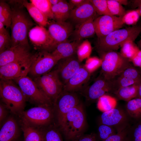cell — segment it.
<instances>
[{
    "label": "cell",
    "mask_w": 141,
    "mask_h": 141,
    "mask_svg": "<svg viewBox=\"0 0 141 141\" xmlns=\"http://www.w3.org/2000/svg\"><path fill=\"white\" fill-rule=\"evenodd\" d=\"M137 43L138 47L141 49V39Z\"/></svg>",
    "instance_id": "56"
},
{
    "label": "cell",
    "mask_w": 141,
    "mask_h": 141,
    "mask_svg": "<svg viewBox=\"0 0 141 141\" xmlns=\"http://www.w3.org/2000/svg\"><path fill=\"white\" fill-rule=\"evenodd\" d=\"M117 104V100L115 98L105 94L98 99L97 106L99 110L104 112L115 108Z\"/></svg>",
    "instance_id": "29"
},
{
    "label": "cell",
    "mask_w": 141,
    "mask_h": 141,
    "mask_svg": "<svg viewBox=\"0 0 141 141\" xmlns=\"http://www.w3.org/2000/svg\"><path fill=\"white\" fill-rule=\"evenodd\" d=\"M140 68V70H140L141 72H140V73H141V67Z\"/></svg>",
    "instance_id": "58"
},
{
    "label": "cell",
    "mask_w": 141,
    "mask_h": 141,
    "mask_svg": "<svg viewBox=\"0 0 141 141\" xmlns=\"http://www.w3.org/2000/svg\"><path fill=\"white\" fill-rule=\"evenodd\" d=\"M101 55V74L107 80H112L132 66L128 59L115 51L104 53Z\"/></svg>",
    "instance_id": "6"
},
{
    "label": "cell",
    "mask_w": 141,
    "mask_h": 141,
    "mask_svg": "<svg viewBox=\"0 0 141 141\" xmlns=\"http://www.w3.org/2000/svg\"><path fill=\"white\" fill-rule=\"evenodd\" d=\"M59 60L51 53L44 51L35 54L28 74L33 79L51 71Z\"/></svg>",
    "instance_id": "10"
},
{
    "label": "cell",
    "mask_w": 141,
    "mask_h": 141,
    "mask_svg": "<svg viewBox=\"0 0 141 141\" xmlns=\"http://www.w3.org/2000/svg\"><path fill=\"white\" fill-rule=\"evenodd\" d=\"M32 63L14 62L0 66V79L13 80L26 76Z\"/></svg>",
    "instance_id": "16"
},
{
    "label": "cell",
    "mask_w": 141,
    "mask_h": 141,
    "mask_svg": "<svg viewBox=\"0 0 141 141\" xmlns=\"http://www.w3.org/2000/svg\"><path fill=\"white\" fill-rule=\"evenodd\" d=\"M9 33L5 28L4 26L1 22H0V34H7Z\"/></svg>",
    "instance_id": "51"
},
{
    "label": "cell",
    "mask_w": 141,
    "mask_h": 141,
    "mask_svg": "<svg viewBox=\"0 0 141 141\" xmlns=\"http://www.w3.org/2000/svg\"><path fill=\"white\" fill-rule=\"evenodd\" d=\"M73 7L65 0H61L57 4L52 6V10L54 20L56 22H64L69 18Z\"/></svg>",
    "instance_id": "24"
},
{
    "label": "cell",
    "mask_w": 141,
    "mask_h": 141,
    "mask_svg": "<svg viewBox=\"0 0 141 141\" xmlns=\"http://www.w3.org/2000/svg\"><path fill=\"white\" fill-rule=\"evenodd\" d=\"M92 50L91 43L87 39L81 43L78 46L77 52L78 57L80 61L89 57Z\"/></svg>",
    "instance_id": "36"
},
{
    "label": "cell",
    "mask_w": 141,
    "mask_h": 141,
    "mask_svg": "<svg viewBox=\"0 0 141 141\" xmlns=\"http://www.w3.org/2000/svg\"><path fill=\"white\" fill-rule=\"evenodd\" d=\"M86 0H70L69 1V3L72 6L75 7L79 6L84 3Z\"/></svg>",
    "instance_id": "49"
},
{
    "label": "cell",
    "mask_w": 141,
    "mask_h": 141,
    "mask_svg": "<svg viewBox=\"0 0 141 141\" xmlns=\"http://www.w3.org/2000/svg\"><path fill=\"white\" fill-rule=\"evenodd\" d=\"M132 1V7L134 8H138L141 5V0H135Z\"/></svg>",
    "instance_id": "50"
},
{
    "label": "cell",
    "mask_w": 141,
    "mask_h": 141,
    "mask_svg": "<svg viewBox=\"0 0 141 141\" xmlns=\"http://www.w3.org/2000/svg\"><path fill=\"white\" fill-rule=\"evenodd\" d=\"M0 97L1 102L11 114L17 117L24 111L26 98L21 90L13 80L0 79Z\"/></svg>",
    "instance_id": "3"
},
{
    "label": "cell",
    "mask_w": 141,
    "mask_h": 141,
    "mask_svg": "<svg viewBox=\"0 0 141 141\" xmlns=\"http://www.w3.org/2000/svg\"><path fill=\"white\" fill-rule=\"evenodd\" d=\"M140 82L126 77L118 76L111 80L112 93L120 88L128 86Z\"/></svg>",
    "instance_id": "32"
},
{
    "label": "cell",
    "mask_w": 141,
    "mask_h": 141,
    "mask_svg": "<svg viewBox=\"0 0 141 141\" xmlns=\"http://www.w3.org/2000/svg\"><path fill=\"white\" fill-rule=\"evenodd\" d=\"M98 131L99 138L102 141L117 132L116 130L114 127L103 124L99 126Z\"/></svg>",
    "instance_id": "37"
},
{
    "label": "cell",
    "mask_w": 141,
    "mask_h": 141,
    "mask_svg": "<svg viewBox=\"0 0 141 141\" xmlns=\"http://www.w3.org/2000/svg\"><path fill=\"white\" fill-rule=\"evenodd\" d=\"M135 66L141 67V49H139L136 54L130 60Z\"/></svg>",
    "instance_id": "47"
},
{
    "label": "cell",
    "mask_w": 141,
    "mask_h": 141,
    "mask_svg": "<svg viewBox=\"0 0 141 141\" xmlns=\"http://www.w3.org/2000/svg\"><path fill=\"white\" fill-rule=\"evenodd\" d=\"M11 18L0 14V22L7 28L10 27Z\"/></svg>",
    "instance_id": "48"
},
{
    "label": "cell",
    "mask_w": 141,
    "mask_h": 141,
    "mask_svg": "<svg viewBox=\"0 0 141 141\" xmlns=\"http://www.w3.org/2000/svg\"><path fill=\"white\" fill-rule=\"evenodd\" d=\"M14 141H20L18 140V139H17V140H15Z\"/></svg>",
    "instance_id": "57"
},
{
    "label": "cell",
    "mask_w": 141,
    "mask_h": 141,
    "mask_svg": "<svg viewBox=\"0 0 141 141\" xmlns=\"http://www.w3.org/2000/svg\"><path fill=\"white\" fill-rule=\"evenodd\" d=\"M136 10L139 13L140 16H141V5L138 7Z\"/></svg>",
    "instance_id": "55"
},
{
    "label": "cell",
    "mask_w": 141,
    "mask_h": 141,
    "mask_svg": "<svg viewBox=\"0 0 141 141\" xmlns=\"http://www.w3.org/2000/svg\"><path fill=\"white\" fill-rule=\"evenodd\" d=\"M81 66L77 53L59 60L52 70L55 72L64 87Z\"/></svg>",
    "instance_id": "11"
},
{
    "label": "cell",
    "mask_w": 141,
    "mask_h": 141,
    "mask_svg": "<svg viewBox=\"0 0 141 141\" xmlns=\"http://www.w3.org/2000/svg\"><path fill=\"white\" fill-rule=\"evenodd\" d=\"M30 47L18 45L11 47L0 53V66L14 62H32L35 54L31 53Z\"/></svg>",
    "instance_id": "12"
},
{
    "label": "cell",
    "mask_w": 141,
    "mask_h": 141,
    "mask_svg": "<svg viewBox=\"0 0 141 141\" xmlns=\"http://www.w3.org/2000/svg\"><path fill=\"white\" fill-rule=\"evenodd\" d=\"M11 8L12 14L10 27L11 47L18 45L30 47L28 35L33 24L19 1Z\"/></svg>",
    "instance_id": "1"
},
{
    "label": "cell",
    "mask_w": 141,
    "mask_h": 141,
    "mask_svg": "<svg viewBox=\"0 0 141 141\" xmlns=\"http://www.w3.org/2000/svg\"><path fill=\"white\" fill-rule=\"evenodd\" d=\"M10 111L7 107L3 103L0 104V126L8 117Z\"/></svg>",
    "instance_id": "45"
},
{
    "label": "cell",
    "mask_w": 141,
    "mask_h": 141,
    "mask_svg": "<svg viewBox=\"0 0 141 141\" xmlns=\"http://www.w3.org/2000/svg\"><path fill=\"white\" fill-rule=\"evenodd\" d=\"M141 31V26L133 25L114 31L104 37L98 38L97 50L101 54L115 51L128 40L133 41Z\"/></svg>",
    "instance_id": "2"
},
{
    "label": "cell",
    "mask_w": 141,
    "mask_h": 141,
    "mask_svg": "<svg viewBox=\"0 0 141 141\" xmlns=\"http://www.w3.org/2000/svg\"><path fill=\"white\" fill-rule=\"evenodd\" d=\"M19 1L26 9L30 15L39 26L44 27L49 25L48 18L32 3L26 0Z\"/></svg>",
    "instance_id": "25"
},
{
    "label": "cell",
    "mask_w": 141,
    "mask_h": 141,
    "mask_svg": "<svg viewBox=\"0 0 141 141\" xmlns=\"http://www.w3.org/2000/svg\"><path fill=\"white\" fill-rule=\"evenodd\" d=\"M96 13L101 15H113L108 7L107 0H90Z\"/></svg>",
    "instance_id": "34"
},
{
    "label": "cell",
    "mask_w": 141,
    "mask_h": 141,
    "mask_svg": "<svg viewBox=\"0 0 141 141\" xmlns=\"http://www.w3.org/2000/svg\"><path fill=\"white\" fill-rule=\"evenodd\" d=\"M33 80L53 103L63 91V86L53 70Z\"/></svg>",
    "instance_id": "8"
},
{
    "label": "cell",
    "mask_w": 141,
    "mask_h": 141,
    "mask_svg": "<svg viewBox=\"0 0 141 141\" xmlns=\"http://www.w3.org/2000/svg\"><path fill=\"white\" fill-rule=\"evenodd\" d=\"M30 2L48 18L54 19L52 10V5L49 0H31Z\"/></svg>",
    "instance_id": "31"
},
{
    "label": "cell",
    "mask_w": 141,
    "mask_h": 141,
    "mask_svg": "<svg viewBox=\"0 0 141 141\" xmlns=\"http://www.w3.org/2000/svg\"><path fill=\"white\" fill-rule=\"evenodd\" d=\"M24 137V141H42L41 129L20 124Z\"/></svg>",
    "instance_id": "28"
},
{
    "label": "cell",
    "mask_w": 141,
    "mask_h": 141,
    "mask_svg": "<svg viewBox=\"0 0 141 141\" xmlns=\"http://www.w3.org/2000/svg\"><path fill=\"white\" fill-rule=\"evenodd\" d=\"M29 39L36 49L51 52L55 49L54 41L48 30L44 27L37 26L30 30Z\"/></svg>",
    "instance_id": "14"
},
{
    "label": "cell",
    "mask_w": 141,
    "mask_h": 141,
    "mask_svg": "<svg viewBox=\"0 0 141 141\" xmlns=\"http://www.w3.org/2000/svg\"><path fill=\"white\" fill-rule=\"evenodd\" d=\"M119 75L139 82L141 81L140 73L132 66L126 69Z\"/></svg>",
    "instance_id": "39"
},
{
    "label": "cell",
    "mask_w": 141,
    "mask_h": 141,
    "mask_svg": "<svg viewBox=\"0 0 141 141\" xmlns=\"http://www.w3.org/2000/svg\"><path fill=\"white\" fill-rule=\"evenodd\" d=\"M11 46V37L9 33L5 34H0V53Z\"/></svg>",
    "instance_id": "41"
},
{
    "label": "cell",
    "mask_w": 141,
    "mask_h": 141,
    "mask_svg": "<svg viewBox=\"0 0 141 141\" xmlns=\"http://www.w3.org/2000/svg\"><path fill=\"white\" fill-rule=\"evenodd\" d=\"M40 129L42 141H63L60 131L55 123Z\"/></svg>",
    "instance_id": "27"
},
{
    "label": "cell",
    "mask_w": 141,
    "mask_h": 141,
    "mask_svg": "<svg viewBox=\"0 0 141 141\" xmlns=\"http://www.w3.org/2000/svg\"><path fill=\"white\" fill-rule=\"evenodd\" d=\"M122 17L113 15L101 16L95 19V33L98 38L104 37L122 28L124 24Z\"/></svg>",
    "instance_id": "13"
},
{
    "label": "cell",
    "mask_w": 141,
    "mask_h": 141,
    "mask_svg": "<svg viewBox=\"0 0 141 141\" xmlns=\"http://www.w3.org/2000/svg\"><path fill=\"white\" fill-rule=\"evenodd\" d=\"M91 73L86 67L82 65L64 86L63 91L81 92L85 88Z\"/></svg>",
    "instance_id": "20"
},
{
    "label": "cell",
    "mask_w": 141,
    "mask_h": 141,
    "mask_svg": "<svg viewBox=\"0 0 141 141\" xmlns=\"http://www.w3.org/2000/svg\"><path fill=\"white\" fill-rule=\"evenodd\" d=\"M0 14L11 18L12 11L9 5L4 2L0 1Z\"/></svg>",
    "instance_id": "44"
},
{
    "label": "cell",
    "mask_w": 141,
    "mask_h": 141,
    "mask_svg": "<svg viewBox=\"0 0 141 141\" xmlns=\"http://www.w3.org/2000/svg\"><path fill=\"white\" fill-rule=\"evenodd\" d=\"M102 124L111 126L117 132L128 126V118L126 113L119 108H114L103 112L101 115Z\"/></svg>",
    "instance_id": "17"
},
{
    "label": "cell",
    "mask_w": 141,
    "mask_h": 141,
    "mask_svg": "<svg viewBox=\"0 0 141 141\" xmlns=\"http://www.w3.org/2000/svg\"><path fill=\"white\" fill-rule=\"evenodd\" d=\"M13 80L20 87L27 101L37 106L53 105L52 101L39 89L31 78L26 76Z\"/></svg>",
    "instance_id": "7"
},
{
    "label": "cell",
    "mask_w": 141,
    "mask_h": 141,
    "mask_svg": "<svg viewBox=\"0 0 141 141\" xmlns=\"http://www.w3.org/2000/svg\"><path fill=\"white\" fill-rule=\"evenodd\" d=\"M139 83L120 88L113 93L118 99L127 102L137 98Z\"/></svg>",
    "instance_id": "26"
},
{
    "label": "cell",
    "mask_w": 141,
    "mask_h": 141,
    "mask_svg": "<svg viewBox=\"0 0 141 141\" xmlns=\"http://www.w3.org/2000/svg\"><path fill=\"white\" fill-rule=\"evenodd\" d=\"M129 128L128 126L102 141H129Z\"/></svg>",
    "instance_id": "40"
},
{
    "label": "cell",
    "mask_w": 141,
    "mask_h": 141,
    "mask_svg": "<svg viewBox=\"0 0 141 141\" xmlns=\"http://www.w3.org/2000/svg\"><path fill=\"white\" fill-rule=\"evenodd\" d=\"M9 115L0 126V141H14L19 137L22 131L17 117Z\"/></svg>",
    "instance_id": "19"
},
{
    "label": "cell",
    "mask_w": 141,
    "mask_h": 141,
    "mask_svg": "<svg viewBox=\"0 0 141 141\" xmlns=\"http://www.w3.org/2000/svg\"><path fill=\"white\" fill-rule=\"evenodd\" d=\"M96 13L90 0H86L81 5L71 10L69 18L76 25L95 18Z\"/></svg>",
    "instance_id": "21"
},
{
    "label": "cell",
    "mask_w": 141,
    "mask_h": 141,
    "mask_svg": "<svg viewBox=\"0 0 141 141\" xmlns=\"http://www.w3.org/2000/svg\"><path fill=\"white\" fill-rule=\"evenodd\" d=\"M80 103L75 92L62 91L54 103L55 119L58 128L65 116L71 108Z\"/></svg>",
    "instance_id": "9"
},
{
    "label": "cell",
    "mask_w": 141,
    "mask_h": 141,
    "mask_svg": "<svg viewBox=\"0 0 141 141\" xmlns=\"http://www.w3.org/2000/svg\"><path fill=\"white\" fill-rule=\"evenodd\" d=\"M102 62L101 59L96 57H91L87 60V67H86L91 73L101 66Z\"/></svg>",
    "instance_id": "42"
},
{
    "label": "cell",
    "mask_w": 141,
    "mask_h": 141,
    "mask_svg": "<svg viewBox=\"0 0 141 141\" xmlns=\"http://www.w3.org/2000/svg\"><path fill=\"white\" fill-rule=\"evenodd\" d=\"M119 3L122 5H126L128 4V1L127 0H116Z\"/></svg>",
    "instance_id": "53"
},
{
    "label": "cell",
    "mask_w": 141,
    "mask_h": 141,
    "mask_svg": "<svg viewBox=\"0 0 141 141\" xmlns=\"http://www.w3.org/2000/svg\"><path fill=\"white\" fill-rule=\"evenodd\" d=\"M97 140L96 134L91 133L85 135L83 134L74 141H97Z\"/></svg>",
    "instance_id": "46"
},
{
    "label": "cell",
    "mask_w": 141,
    "mask_h": 141,
    "mask_svg": "<svg viewBox=\"0 0 141 141\" xmlns=\"http://www.w3.org/2000/svg\"><path fill=\"white\" fill-rule=\"evenodd\" d=\"M139 49L135 45L133 41L128 40L125 42L121 47V54L130 61Z\"/></svg>",
    "instance_id": "33"
},
{
    "label": "cell",
    "mask_w": 141,
    "mask_h": 141,
    "mask_svg": "<svg viewBox=\"0 0 141 141\" xmlns=\"http://www.w3.org/2000/svg\"><path fill=\"white\" fill-rule=\"evenodd\" d=\"M137 98H138L141 99V81L140 82L139 85Z\"/></svg>",
    "instance_id": "52"
},
{
    "label": "cell",
    "mask_w": 141,
    "mask_h": 141,
    "mask_svg": "<svg viewBox=\"0 0 141 141\" xmlns=\"http://www.w3.org/2000/svg\"><path fill=\"white\" fill-rule=\"evenodd\" d=\"M48 25V31L54 41L55 48L58 44L67 40L73 31L72 25L66 21H52Z\"/></svg>",
    "instance_id": "18"
},
{
    "label": "cell",
    "mask_w": 141,
    "mask_h": 141,
    "mask_svg": "<svg viewBox=\"0 0 141 141\" xmlns=\"http://www.w3.org/2000/svg\"><path fill=\"white\" fill-rule=\"evenodd\" d=\"M61 0H49L52 6L55 5L58 3Z\"/></svg>",
    "instance_id": "54"
},
{
    "label": "cell",
    "mask_w": 141,
    "mask_h": 141,
    "mask_svg": "<svg viewBox=\"0 0 141 141\" xmlns=\"http://www.w3.org/2000/svg\"><path fill=\"white\" fill-rule=\"evenodd\" d=\"M126 109L128 114L135 119L141 117V99L136 98L127 102Z\"/></svg>",
    "instance_id": "30"
},
{
    "label": "cell",
    "mask_w": 141,
    "mask_h": 141,
    "mask_svg": "<svg viewBox=\"0 0 141 141\" xmlns=\"http://www.w3.org/2000/svg\"><path fill=\"white\" fill-rule=\"evenodd\" d=\"M20 124L40 129L54 124L53 105H43L24 111L17 116Z\"/></svg>",
    "instance_id": "4"
},
{
    "label": "cell",
    "mask_w": 141,
    "mask_h": 141,
    "mask_svg": "<svg viewBox=\"0 0 141 141\" xmlns=\"http://www.w3.org/2000/svg\"><path fill=\"white\" fill-rule=\"evenodd\" d=\"M85 124L83 108L80 102L69 110L58 128L67 139L74 141L83 134Z\"/></svg>",
    "instance_id": "5"
},
{
    "label": "cell",
    "mask_w": 141,
    "mask_h": 141,
    "mask_svg": "<svg viewBox=\"0 0 141 141\" xmlns=\"http://www.w3.org/2000/svg\"><path fill=\"white\" fill-rule=\"evenodd\" d=\"M95 19L91 18L76 25L75 29L72 34L74 41L81 42L83 39L91 37L95 33L94 24Z\"/></svg>",
    "instance_id": "23"
},
{
    "label": "cell",
    "mask_w": 141,
    "mask_h": 141,
    "mask_svg": "<svg viewBox=\"0 0 141 141\" xmlns=\"http://www.w3.org/2000/svg\"><path fill=\"white\" fill-rule=\"evenodd\" d=\"M81 43L67 40L58 44L51 53L58 60L70 57L77 53L78 46Z\"/></svg>",
    "instance_id": "22"
},
{
    "label": "cell",
    "mask_w": 141,
    "mask_h": 141,
    "mask_svg": "<svg viewBox=\"0 0 141 141\" xmlns=\"http://www.w3.org/2000/svg\"><path fill=\"white\" fill-rule=\"evenodd\" d=\"M140 16L136 10H130L126 12L122 17V21L124 24L134 25L138 21Z\"/></svg>",
    "instance_id": "38"
},
{
    "label": "cell",
    "mask_w": 141,
    "mask_h": 141,
    "mask_svg": "<svg viewBox=\"0 0 141 141\" xmlns=\"http://www.w3.org/2000/svg\"><path fill=\"white\" fill-rule=\"evenodd\" d=\"M108 9L113 15H118L122 17L126 13L122 5L116 0H107Z\"/></svg>",
    "instance_id": "35"
},
{
    "label": "cell",
    "mask_w": 141,
    "mask_h": 141,
    "mask_svg": "<svg viewBox=\"0 0 141 141\" xmlns=\"http://www.w3.org/2000/svg\"><path fill=\"white\" fill-rule=\"evenodd\" d=\"M129 141H141V124L137 126L131 132H129Z\"/></svg>",
    "instance_id": "43"
},
{
    "label": "cell",
    "mask_w": 141,
    "mask_h": 141,
    "mask_svg": "<svg viewBox=\"0 0 141 141\" xmlns=\"http://www.w3.org/2000/svg\"><path fill=\"white\" fill-rule=\"evenodd\" d=\"M81 92L87 102H94L107 93H112L111 80H106L100 74L91 85Z\"/></svg>",
    "instance_id": "15"
}]
</instances>
